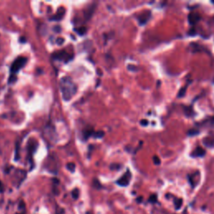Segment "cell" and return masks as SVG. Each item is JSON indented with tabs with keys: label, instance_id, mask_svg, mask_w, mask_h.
<instances>
[{
	"label": "cell",
	"instance_id": "1",
	"mask_svg": "<svg viewBox=\"0 0 214 214\" xmlns=\"http://www.w3.org/2000/svg\"><path fill=\"white\" fill-rule=\"evenodd\" d=\"M60 90L63 95V99L67 101L75 95L77 91V86L71 78L66 76L60 81Z\"/></svg>",
	"mask_w": 214,
	"mask_h": 214
},
{
	"label": "cell",
	"instance_id": "2",
	"mask_svg": "<svg viewBox=\"0 0 214 214\" xmlns=\"http://www.w3.org/2000/svg\"><path fill=\"white\" fill-rule=\"evenodd\" d=\"M28 59L26 57H23V56H19L18 57L12 64L11 67H10V72H11V75L15 76V74H17L19 70L23 68V66L27 63Z\"/></svg>",
	"mask_w": 214,
	"mask_h": 214
},
{
	"label": "cell",
	"instance_id": "3",
	"mask_svg": "<svg viewBox=\"0 0 214 214\" xmlns=\"http://www.w3.org/2000/svg\"><path fill=\"white\" fill-rule=\"evenodd\" d=\"M131 179V173L129 170H127L126 172L124 174L120 179L117 180L116 183L121 186H126L129 185Z\"/></svg>",
	"mask_w": 214,
	"mask_h": 214
},
{
	"label": "cell",
	"instance_id": "4",
	"mask_svg": "<svg viewBox=\"0 0 214 214\" xmlns=\"http://www.w3.org/2000/svg\"><path fill=\"white\" fill-rule=\"evenodd\" d=\"M53 57L54 59H61V60H70V56L69 54L65 52L64 50H60V51H58V52L54 53L53 54Z\"/></svg>",
	"mask_w": 214,
	"mask_h": 214
},
{
	"label": "cell",
	"instance_id": "5",
	"mask_svg": "<svg viewBox=\"0 0 214 214\" xmlns=\"http://www.w3.org/2000/svg\"><path fill=\"white\" fill-rule=\"evenodd\" d=\"M200 19H201V16L197 13L192 12L188 14V21L191 24H196Z\"/></svg>",
	"mask_w": 214,
	"mask_h": 214
},
{
	"label": "cell",
	"instance_id": "6",
	"mask_svg": "<svg viewBox=\"0 0 214 214\" xmlns=\"http://www.w3.org/2000/svg\"><path fill=\"white\" fill-rule=\"evenodd\" d=\"M150 18V11H145L143 13H141V15L138 16V21H139L140 24L143 25L146 23L149 18Z\"/></svg>",
	"mask_w": 214,
	"mask_h": 214
},
{
	"label": "cell",
	"instance_id": "7",
	"mask_svg": "<svg viewBox=\"0 0 214 214\" xmlns=\"http://www.w3.org/2000/svg\"><path fill=\"white\" fill-rule=\"evenodd\" d=\"M205 153H206V151L205 150L202 148V147H200V146H198L197 147L194 151L191 153V156H195V157H200V156H203L205 155Z\"/></svg>",
	"mask_w": 214,
	"mask_h": 214
},
{
	"label": "cell",
	"instance_id": "8",
	"mask_svg": "<svg viewBox=\"0 0 214 214\" xmlns=\"http://www.w3.org/2000/svg\"><path fill=\"white\" fill-rule=\"evenodd\" d=\"M203 143L205 144V145H207L208 147H213V146H214V136L206 137L205 139L203 140Z\"/></svg>",
	"mask_w": 214,
	"mask_h": 214
},
{
	"label": "cell",
	"instance_id": "9",
	"mask_svg": "<svg viewBox=\"0 0 214 214\" xmlns=\"http://www.w3.org/2000/svg\"><path fill=\"white\" fill-rule=\"evenodd\" d=\"M94 135V131H93V129H87L85 130V131H84V136H85V138L87 139L89 136H92Z\"/></svg>",
	"mask_w": 214,
	"mask_h": 214
},
{
	"label": "cell",
	"instance_id": "10",
	"mask_svg": "<svg viewBox=\"0 0 214 214\" xmlns=\"http://www.w3.org/2000/svg\"><path fill=\"white\" fill-rule=\"evenodd\" d=\"M182 200L180 199V198H176L175 201H174V204H175V207L176 209H179L182 207Z\"/></svg>",
	"mask_w": 214,
	"mask_h": 214
},
{
	"label": "cell",
	"instance_id": "11",
	"mask_svg": "<svg viewBox=\"0 0 214 214\" xmlns=\"http://www.w3.org/2000/svg\"><path fill=\"white\" fill-rule=\"evenodd\" d=\"M63 16H64V12H61V13L59 12L57 14H55L54 17H52V19H54V20H60L63 18Z\"/></svg>",
	"mask_w": 214,
	"mask_h": 214
},
{
	"label": "cell",
	"instance_id": "12",
	"mask_svg": "<svg viewBox=\"0 0 214 214\" xmlns=\"http://www.w3.org/2000/svg\"><path fill=\"white\" fill-rule=\"evenodd\" d=\"M79 194H80V191H79V189H74V190L72 191V193H71L72 197H73L75 200L78 199V197H79Z\"/></svg>",
	"mask_w": 214,
	"mask_h": 214
},
{
	"label": "cell",
	"instance_id": "13",
	"mask_svg": "<svg viewBox=\"0 0 214 214\" xmlns=\"http://www.w3.org/2000/svg\"><path fill=\"white\" fill-rule=\"evenodd\" d=\"M87 31V29L85 27H81V28H79V29H77V32L79 33V35H85V33H86Z\"/></svg>",
	"mask_w": 214,
	"mask_h": 214
},
{
	"label": "cell",
	"instance_id": "14",
	"mask_svg": "<svg viewBox=\"0 0 214 214\" xmlns=\"http://www.w3.org/2000/svg\"><path fill=\"white\" fill-rule=\"evenodd\" d=\"M67 168H68V170L70 171L71 172H74L75 169V165L74 163H68L67 164Z\"/></svg>",
	"mask_w": 214,
	"mask_h": 214
},
{
	"label": "cell",
	"instance_id": "15",
	"mask_svg": "<svg viewBox=\"0 0 214 214\" xmlns=\"http://www.w3.org/2000/svg\"><path fill=\"white\" fill-rule=\"evenodd\" d=\"M199 133V131L198 130H195V129H192L187 131V135L188 136H194V135H197Z\"/></svg>",
	"mask_w": 214,
	"mask_h": 214
},
{
	"label": "cell",
	"instance_id": "16",
	"mask_svg": "<svg viewBox=\"0 0 214 214\" xmlns=\"http://www.w3.org/2000/svg\"><path fill=\"white\" fill-rule=\"evenodd\" d=\"M105 135V132L104 131H100L98 132H95V133H94V136L95 137H97V138H100V137H102V136H104Z\"/></svg>",
	"mask_w": 214,
	"mask_h": 214
},
{
	"label": "cell",
	"instance_id": "17",
	"mask_svg": "<svg viewBox=\"0 0 214 214\" xmlns=\"http://www.w3.org/2000/svg\"><path fill=\"white\" fill-rule=\"evenodd\" d=\"M186 90V87H184L183 89H182V90H180L179 94H178V97H182V96H184Z\"/></svg>",
	"mask_w": 214,
	"mask_h": 214
},
{
	"label": "cell",
	"instance_id": "18",
	"mask_svg": "<svg viewBox=\"0 0 214 214\" xmlns=\"http://www.w3.org/2000/svg\"><path fill=\"white\" fill-rule=\"evenodd\" d=\"M156 199H157V197H156V194H154V195H151V196H150V199H149V202H150V203H156Z\"/></svg>",
	"mask_w": 214,
	"mask_h": 214
},
{
	"label": "cell",
	"instance_id": "19",
	"mask_svg": "<svg viewBox=\"0 0 214 214\" xmlns=\"http://www.w3.org/2000/svg\"><path fill=\"white\" fill-rule=\"evenodd\" d=\"M153 162H154V164H156V165H160V164H161L160 159L158 158V156H155L153 157Z\"/></svg>",
	"mask_w": 214,
	"mask_h": 214
},
{
	"label": "cell",
	"instance_id": "20",
	"mask_svg": "<svg viewBox=\"0 0 214 214\" xmlns=\"http://www.w3.org/2000/svg\"><path fill=\"white\" fill-rule=\"evenodd\" d=\"M147 124H148V121H145V120H142L141 121V126H147Z\"/></svg>",
	"mask_w": 214,
	"mask_h": 214
},
{
	"label": "cell",
	"instance_id": "21",
	"mask_svg": "<svg viewBox=\"0 0 214 214\" xmlns=\"http://www.w3.org/2000/svg\"><path fill=\"white\" fill-rule=\"evenodd\" d=\"M188 34H189L190 35H196V31L194 30V29H191V30H190L189 32H188Z\"/></svg>",
	"mask_w": 214,
	"mask_h": 214
},
{
	"label": "cell",
	"instance_id": "22",
	"mask_svg": "<svg viewBox=\"0 0 214 214\" xmlns=\"http://www.w3.org/2000/svg\"><path fill=\"white\" fill-rule=\"evenodd\" d=\"M4 191V186H3V183L0 182V192Z\"/></svg>",
	"mask_w": 214,
	"mask_h": 214
},
{
	"label": "cell",
	"instance_id": "23",
	"mask_svg": "<svg viewBox=\"0 0 214 214\" xmlns=\"http://www.w3.org/2000/svg\"><path fill=\"white\" fill-rule=\"evenodd\" d=\"M85 214H93V213H91V212H87V213Z\"/></svg>",
	"mask_w": 214,
	"mask_h": 214
},
{
	"label": "cell",
	"instance_id": "24",
	"mask_svg": "<svg viewBox=\"0 0 214 214\" xmlns=\"http://www.w3.org/2000/svg\"><path fill=\"white\" fill-rule=\"evenodd\" d=\"M16 214H25V213H16Z\"/></svg>",
	"mask_w": 214,
	"mask_h": 214
}]
</instances>
